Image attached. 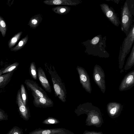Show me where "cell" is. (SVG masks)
Here are the masks:
<instances>
[{"mask_svg":"<svg viewBox=\"0 0 134 134\" xmlns=\"http://www.w3.org/2000/svg\"><path fill=\"white\" fill-rule=\"evenodd\" d=\"M134 0H127L122 9L121 15V30L127 36L129 33L133 21Z\"/></svg>","mask_w":134,"mask_h":134,"instance_id":"1","label":"cell"},{"mask_svg":"<svg viewBox=\"0 0 134 134\" xmlns=\"http://www.w3.org/2000/svg\"><path fill=\"white\" fill-rule=\"evenodd\" d=\"M45 67L51 76L55 95L62 102H65L66 92L64 83L62 82L54 67L51 66L49 67L47 65H45Z\"/></svg>","mask_w":134,"mask_h":134,"instance_id":"2","label":"cell"},{"mask_svg":"<svg viewBox=\"0 0 134 134\" xmlns=\"http://www.w3.org/2000/svg\"><path fill=\"white\" fill-rule=\"evenodd\" d=\"M134 40V25H132L130 32L126 36L120 50L119 57V68L121 69L120 72L124 71L122 69L125 57L130 52Z\"/></svg>","mask_w":134,"mask_h":134,"instance_id":"3","label":"cell"},{"mask_svg":"<svg viewBox=\"0 0 134 134\" xmlns=\"http://www.w3.org/2000/svg\"><path fill=\"white\" fill-rule=\"evenodd\" d=\"M105 76L104 71L101 67L98 65H95L93 74V79L103 93L105 92L106 88Z\"/></svg>","mask_w":134,"mask_h":134,"instance_id":"4","label":"cell"},{"mask_svg":"<svg viewBox=\"0 0 134 134\" xmlns=\"http://www.w3.org/2000/svg\"><path fill=\"white\" fill-rule=\"evenodd\" d=\"M76 69L79 74L80 83L83 88L86 92L91 93L92 88L90 80L87 72L83 68L78 66Z\"/></svg>","mask_w":134,"mask_h":134,"instance_id":"5","label":"cell"},{"mask_svg":"<svg viewBox=\"0 0 134 134\" xmlns=\"http://www.w3.org/2000/svg\"><path fill=\"white\" fill-rule=\"evenodd\" d=\"M100 6L102 11L107 18L115 26H118L120 23L113 8L105 3L101 4Z\"/></svg>","mask_w":134,"mask_h":134,"instance_id":"6","label":"cell"},{"mask_svg":"<svg viewBox=\"0 0 134 134\" xmlns=\"http://www.w3.org/2000/svg\"><path fill=\"white\" fill-rule=\"evenodd\" d=\"M16 102L21 117L25 120H29L30 116L29 110L23 102L21 96L20 89L18 90L17 93Z\"/></svg>","mask_w":134,"mask_h":134,"instance_id":"7","label":"cell"},{"mask_svg":"<svg viewBox=\"0 0 134 134\" xmlns=\"http://www.w3.org/2000/svg\"><path fill=\"white\" fill-rule=\"evenodd\" d=\"M34 97L33 103L35 106L40 108H47L52 107L53 102L49 98L40 97L34 92H32Z\"/></svg>","mask_w":134,"mask_h":134,"instance_id":"8","label":"cell"},{"mask_svg":"<svg viewBox=\"0 0 134 134\" xmlns=\"http://www.w3.org/2000/svg\"><path fill=\"white\" fill-rule=\"evenodd\" d=\"M134 86V70H133L124 76L119 86V90L124 91L130 89Z\"/></svg>","mask_w":134,"mask_h":134,"instance_id":"9","label":"cell"},{"mask_svg":"<svg viewBox=\"0 0 134 134\" xmlns=\"http://www.w3.org/2000/svg\"><path fill=\"white\" fill-rule=\"evenodd\" d=\"M24 83L28 89L30 90L40 97L49 98L43 90L33 80L27 79L25 80Z\"/></svg>","mask_w":134,"mask_h":134,"instance_id":"10","label":"cell"},{"mask_svg":"<svg viewBox=\"0 0 134 134\" xmlns=\"http://www.w3.org/2000/svg\"><path fill=\"white\" fill-rule=\"evenodd\" d=\"M38 76L41 83L46 91L51 93L52 90L50 85L43 70L41 67L37 69Z\"/></svg>","mask_w":134,"mask_h":134,"instance_id":"11","label":"cell"},{"mask_svg":"<svg viewBox=\"0 0 134 134\" xmlns=\"http://www.w3.org/2000/svg\"><path fill=\"white\" fill-rule=\"evenodd\" d=\"M66 129L63 128L50 129L39 128L30 132L29 134H54L64 131Z\"/></svg>","mask_w":134,"mask_h":134,"instance_id":"12","label":"cell"},{"mask_svg":"<svg viewBox=\"0 0 134 134\" xmlns=\"http://www.w3.org/2000/svg\"><path fill=\"white\" fill-rule=\"evenodd\" d=\"M15 70L0 75V89L4 87L10 81Z\"/></svg>","mask_w":134,"mask_h":134,"instance_id":"13","label":"cell"},{"mask_svg":"<svg viewBox=\"0 0 134 134\" xmlns=\"http://www.w3.org/2000/svg\"><path fill=\"white\" fill-rule=\"evenodd\" d=\"M108 109L109 113L111 115H114L119 111L122 105L120 103L116 102H110L108 104Z\"/></svg>","mask_w":134,"mask_h":134,"instance_id":"14","label":"cell"},{"mask_svg":"<svg viewBox=\"0 0 134 134\" xmlns=\"http://www.w3.org/2000/svg\"><path fill=\"white\" fill-rule=\"evenodd\" d=\"M134 64V45L133 47L130 54L128 58L125 65L123 69V71L126 72L130 69Z\"/></svg>","mask_w":134,"mask_h":134,"instance_id":"15","label":"cell"},{"mask_svg":"<svg viewBox=\"0 0 134 134\" xmlns=\"http://www.w3.org/2000/svg\"><path fill=\"white\" fill-rule=\"evenodd\" d=\"M19 65L18 63L15 62L10 65L2 68L0 70L2 72V74L3 75L16 70Z\"/></svg>","mask_w":134,"mask_h":134,"instance_id":"16","label":"cell"},{"mask_svg":"<svg viewBox=\"0 0 134 134\" xmlns=\"http://www.w3.org/2000/svg\"><path fill=\"white\" fill-rule=\"evenodd\" d=\"M22 33V32H20L16 34L10 39L8 42V46L9 48L11 49L15 45L20 38Z\"/></svg>","mask_w":134,"mask_h":134,"instance_id":"17","label":"cell"},{"mask_svg":"<svg viewBox=\"0 0 134 134\" xmlns=\"http://www.w3.org/2000/svg\"><path fill=\"white\" fill-rule=\"evenodd\" d=\"M7 30L5 23L3 18L0 16V31L3 37H5Z\"/></svg>","mask_w":134,"mask_h":134,"instance_id":"18","label":"cell"},{"mask_svg":"<svg viewBox=\"0 0 134 134\" xmlns=\"http://www.w3.org/2000/svg\"><path fill=\"white\" fill-rule=\"evenodd\" d=\"M60 122V121L57 119L49 117L44 120L42 123L45 124H58Z\"/></svg>","mask_w":134,"mask_h":134,"instance_id":"19","label":"cell"},{"mask_svg":"<svg viewBox=\"0 0 134 134\" xmlns=\"http://www.w3.org/2000/svg\"><path fill=\"white\" fill-rule=\"evenodd\" d=\"M20 90L21 96L23 102L24 104L26 105L27 100L26 93L24 86L23 84L21 85Z\"/></svg>","mask_w":134,"mask_h":134,"instance_id":"20","label":"cell"},{"mask_svg":"<svg viewBox=\"0 0 134 134\" xmlns=\"http://www.w3.org/2000/svg\"><path fill=\"white\" fill-rule=\"evenodd\" d=\"M30 74L32 77L34 79H37V74L36 65L33 62L31 63L30 68Z\"/></svg>","mask_w":134,"mask_h":134,"instance_id":"21","label":"cell"},{"mask_svg":"<svg viewBox=\"0 0 134 134\" xmlns=\"http://www.w3.org/2000/svg\"><path fill=\"white\" fill-rule=\"evenodd\" d=\"M25 39H23L20 41L18 44L15 47L12 48L10 49L11 51H16L21 49L24 44Z\"/></svg>","mask_w":134,"mask_h":134,"instance_id":"22","label":"cell"},{"mask_svg":"<svg viewBox=\"0 0 134 134\" xmlns=\"http://www.w3.org/2000/svg\"><path fill=\"white\" fill-rule=\"evenodd\" d=\"M10 131V134H23L22 130L16 126L14 127Z\"/></svg>","mask_w":134,"mask_h":134,"instance_id":"23","label":"cell"},{"mask_svg":"<svg viewBox=\"0 0 134 134\" xmlns=\"http://www.w3.org/2000/svg\"><path fill=\"white\" fill-rule=\"evenodd\" d=\"M8 118L7 114L4 110L0 108V121L7 120Z\"/></svg>","mask_w":134,"mask_h":134,"instance_id":"24","label":"cell"},{"mask_svg":"<svg viewBox=\"0 0 134 134\" xmlns=\"http://www.w3.org/2000/svg\"><path fill=\"white\" fill-rule=\"evenodd\" d=\"M100 38L98 36L94 37L90 41V44H95L98 43L99 41Z\"/></svg>","mask_w":134,"mask_h":134,"instance_id":"25","label":"cell"},{"mask_svg":"<svg viewBox=\"0 0 134 134\" xmlns=\"http://www.w3.org/2000/svg\"><path fill=\"white\" fill-rule=\"evenodd\" d=\"M93 124H97L99 121V119L98 116H94L92 118L91 120Z\"/></svg>","mask_w":134,"mask_h":134,"instance_id":"26","label":"cell"},{"mask_svg":"<svg viewBox=\"0 0 134 134\" xmlns=\"http://www.w3.org/2000/svg\"><path fill=\"white\" fill-rule=\"evenodd\" d=\"M54 134H74L72 132L66 129L65 130Z\"/></svg>","mask_w":134,"mask_h":134,"instance_id":"27","label":"cell"},{"mask_svg":"<svg viewBox=\"0 0 134 134\" xmlns=\"http://www.w3.org/2000/svg\"><path fill=\"white\" fill-rule=\"evenodd\" d=\"M53 3L54 4L59 5L62 2L60 0H55L53 1Z\"/></svg>","mask_w":134,"mask_h":134,"instance_id":"28","label":"cell"},{"mask_svg":"<svg viewBox=\"0 0 134 134\" xmlns=\"http://www.w3.org/2000/svg\"><path fill=\"white\" fill-rule=\"evenodd\" d=\"M31 22L33 24H36L37 23V21L35 19H33L32 21Z\"/></svg>","mask_w":134,"mask_h":134,"instance_id":"29","label":"cell"},{"mask_svg":"<svg viewBox=\"0 0 134 134\" xmlns=\"http://www.w3.org/2000/svg\"><path fill=\"white\" fill-rule=\"evenodd\" d=\"M60 10L61 12L63 13L65 11L66 9L64 8H61Z\"/></svg>","mask_w":134,"mask_h":134,"instance_id":"30","label":"cell"},{"mask_svg":"<svg viewBox=\"0 0 134 134\" xmlns=\"http://www.w3.org/2000/svg\"><path fill=\"white\" fill-rule=\"evenodd\" d=\"M7 134H10V131Z\"/></svg>","mask_w":134,"mask_h":134,"instance_id":"31","label":"cell"}]
</instances>
